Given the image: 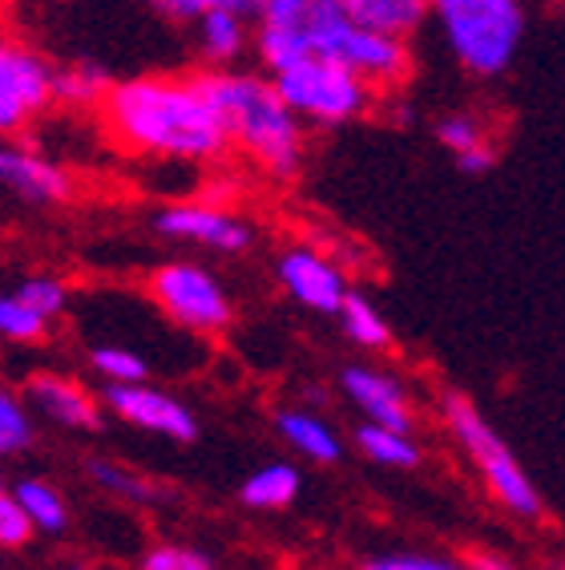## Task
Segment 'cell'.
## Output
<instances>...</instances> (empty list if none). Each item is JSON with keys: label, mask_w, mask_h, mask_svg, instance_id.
Listing matches in <instances>:
<instances>
[{"label": "cell", "mask_w": 565, "mask_h": 570, "mask_svg": "<svg viewBox=\"0 0 565 570\" xmlns=\"http://www.w3.org/2000/svg\"><path fill=\"white\" fill-rule=\"evenodd\" d=\"M331 57L356 69L380 94H400L413 77L408 37H391L359 24L339 0H267L255 17V61L262 73L304 61Z\"/></svg>", "instance_id": "obj_1"}, {"label": "cell", "mask_w": 565, "mask_h": 570, "mask_svg": "<svg viewBox=\"0 0 565 570\" xmlns=\"http://www.w3.org/2000/svg\"><path fill=\"white\" fill-rule=\"evenodd\" d=\"M109 138L158 163H215L230 150L227 126L207 98L202 77L141 73L113 81L101 101Z\"/></svg>", "instance_id": "obj_2"}, {"label": "cell", "mask_w": 565, "mask_h": 570, "mask_svg": "<svg viewBox=\"0 0 565 570\" xmlns=\"http://www.w3.org/2000/svg\"><path fill=\"white\" fill-rule=\"evenodd\" d=\"M207 98L215 101L218 118L227 126L230 146L247 154L262 175L295 178L304 166V126L307 121L287 106L275 77L250 69H207L202 73Z\"/></svg>", "instance_id": "obj_3"}, {"label": "cell", "mask_w": 565, "mask_h": 570, "mask_svg": "<svg viewBox=\"0 0 565 570\" xmlns=\"http://www.w3.org/2000/svg\"><path fill=\"white\" fill-rule=\"evenodd\" d=\"M525 21V0H433V24L448 57L480 81H493L513 66Z\"/></svg>", "instance_id": "obj_4"}, {"label": "cell", "mask_w": 565, "mask_h": 570, "mask_svg": "<svg viewBox=\"0 0 565 570\" xmlns=\"http://www.w3.org/2000/svg\"><path fill=\"white\" fill-rule=\"evenodd\" d=\"M440 417H445V429L453 433L460 453H465V458L473 461V470L480 473V482H485L493 502L505 505V510H509L513 518H522V522H537V518L545 514L542 494H537V485L529 482V473L517 465L509 445L500 441L497 429L485 421V413H480L465 393H445L440 396Z\"/></svg>", "instance_id": "obj_5"}, {"label": "cell", "mask_w": 565, "mask_h": 570, "mask_svg": "<svg viewBox=\"0 0 565 570\" xmlns=\"http://www.w3.org/2000/svg\"><path fill=\"white\" fill-rule=\"evenodd\" d=\"M271 77L287 106L307 126H327V130L368 118L376 110V101L384 98L371 81H364L356 69L339 66L331 57H304V61H295Z\"/></svg>", "instance_id": "obj_6"}, {"label": "cell", "mask_w": 565, "mask_h": 570, "mask_svg": "<svg viewBox=\"0 0 565 570\" xmlns=\"http://www.w3.org/2000/svg\"><path fill=\"white\" fill-rule=\"evenodd\" d=\"M146 292L175 328L195 332V336H218L235 320V304H230L222 279L195 259H170V264L153 267Z\"/></svg>", "instance_id": "obj_7"}, {"label": "cell", "mask_w": 565, "mask_h": 570, "mask_svg": "<svg viewBox=\"0 0 565 570\" xmlns=\"http://www.w3.org/2000/svg\"><path fill=\"white\" fill-rule=\"evenodd\" d=\"M57 106V66L24 41L0 45V130L24 134Z\"/></svg>", "instance_id": "obj_8"}, {"label": "cell", "mask_w": 565, "mask_h": 570, "mask_svg": "<svg viewBox=\"0 0 565 570\" xmlns=\"http://www.w3.org/2000/svg\"><path fill=\"white\" fill-rule=\"evenodd\" d=\"M153 230L170 243L202 247L215 255H242L255 243V227L218 203H170L153 215Z\"/></svg>", "instance_id": "obj_9"}, {"label": "cell", "mask_w": 565, "mask_h": 570, "mask_svg": "<svg viewBox=\"0 0 565 570\" xmlns=\"http://www.w3.org/2000/svg\"><path fill=\"white\" fill-rule=\"evenodd\" d=\"M275 279L279 287L291 296V304L316 312V316H339V307L348 304L351 287L339 272V264L331 255L307 247V243H295L287 252H279L275 259Z\"/></svg>", "instance_id": "obj_10"}, {"label": "cell", "mask_w": 565, "mask_h": 570, "mask_svg": "<svg viewBox=\"0 0 565 570\" xmlns=\"http://www.w3.org/2000/svg\"><path fill=\"white\" fill-rule=\"evenodd\" d=\"M101 401L118 421L141 429V433H153V438L178 441V445H190L198 438V421L195 413L178 401V396L153 389L150 381H133V384H106L101 389Z\"/></svg>", "instance_id": "obj_11"}, {"label": "cell", "mask_w": 565, "mask_h": 570, "mask_svg": "<svg viewBox=\"0 0 565 570\" xmlns=\"http://www.w3.org/2000/svg\"><path fill=\"white\" fill-rule=\"evenodd\" d=\"M0 183L24 207H61L73 198L69 170L33 142H9L0 150Z\"/></svg>", "instance_id": "obj_12"}, {"label": "cell", "mask_w": 565, "mask_h": 570, "mask_svg": "<svg viewBox=\"0 0 565 570\" xmlns=\"http://www.w3.org/2000/svg\"><path fill=\"white\" fill-rule=\"evenodd\" d=\"M21 396L41 421L57 429H73V433L77 429H98L101 409H106V401L89 393L77 376L53 373V368H37V373L24 376Z\"/></svg>", "instance_id": "obj_13"}, {"label": "cell", "mask_w": 565, "mask_h": 570, "mask_svg": "<svg viewBox=\"0 0 565 570\" xmlns=\"http://www.w3.org/2000/svg\"><path fill=\"white\" fill-rule=\"evenodd\" d=\"M339 389L351 401L364 421H376V425H396V429H413L416 425V405L408 384L400 381L388 368H376V364H348L339 373Z\"/></svg>", "instance_id": "obj_14"}, {"label": "cell", "mask_w": 565, "mask_h": 570, "mask_svg": "<svg viewBox=\"0 0 565 570\" xmlns=\"http://www.w3.org/2000/svg\"><path fill=\"white\" fill-rule=\"evenodd\" d=\"M195 53L207 69H239L255 53V17L235 9H210L195 24Z\"/></svg>", "instance_id": "obj_15"}, {"label": "cell", "mask_w": 565, "mask_h": 570, "mask_svg": "<svg viewBox=\"0 0 565 570\" xmlns=\"http://www.w3.org/2000/svg\"><path fill=\"white\" fill-rule=\"evenodd\" d=\"M275 433H279V441L287 450H295L307 461H316V465H331V461L344 458L339 433L319 417L316 409H307V405L279 409V413H275Z\"/></svg>", "instance_id": "obj_16"}, {"label": "cell", "mask_w": 565, "mask_h": 570, "mask_svg": "<svg viewBox=\"0 0 565 570\" xmlns=\"http://www.w3.org/2000/svg\"><path fill=\"white\" fill-rule=\"evenodd\" d=\"M436 142L453 154L457 170H465V175H485V170L497 163L493 130L477 118V114H468V110L445 114V118L436 121Z\"/></svg>", "instance_id": "obj_17"}, {"label": "cell", "mask_w": 565, "mask_h": 570, "mask_svg": "<svg viewBox=\"0 0 565 570\" xmlns=\"http://www.w3.org/2000/svg\"><path fill=\"white\" fill-rule=\"evenodd\" d=\"M299 470L291 461H267L259 470H250L239 485V502L247 510H262V514H275V510H287V505L299 498Z\"/></svg>", "instance_id": "obj_18"}, {"label": "cell", "mask_w": 565, "mask_h": 570, "mask_svg": "<svg viewBox=\"0 0 565 570\" xmlns=\"http://www.w3.org/2000/svg\"><path fill=\"white\" fill-rule=\"evenodd\" d=\"M344 9L368 29H380L391 37H413L428 17H433V0H339Z\"/></svg>", "instance_id": "obj_19"}, {"label": "cell", "mask_w": 565, "mask_h": 570, "mask_svg": "<svg viewBox=\"0 0 565 570\" xmlns=\"http://www.w3.org/2000/svg\"><path fill=\"white\" fill-rule=\"evenodd\" d=\"M359 453L384 470H416L420 465V445H416L413 429L376 425V421H359L356 429Z\"/></svg>", "instance_id": "obj_20"}, {"label": "cell", "mask_w": 565, "mask_h": 570, "mask_svg": "<svg viewBox=\"0 0 565 570\" xmlns=\"http://www.w3.org/2000/svg\"><path fill=\"white\" fill-rule=\"evenodd\" d=\"M113 89V77L101 61H89V57H77L57 66V101L61 106H73V110H101V101L109 98Z\"/></svg>", "instance_id": "obj_21"}, {"label": "cell", "mask_w": 565, "mask_h": 570, "mask_svg": "<svg viewBox=\"0 0 565 570\" xmlns=\"http://www.w3.org/2000/svg\"><path fill=\"white\" fill-rule=\"evenodd\" d=\"M339 328H344V336H348L356 348L364 352H384L391 348V328L388 320H384V312L376 304H371L368 296H359V292H351L348 304L339 307Z\"/></svg>", "instance_id": "obj_22"}, {"label": "cell", "mask_w": 565, "mask_h": 570, "mask_svg": "<svg viewBox=\"0 0 565 570\" xmlns=\"http://www.w3.org/2000/svg\"><path fill=\"white\" fill-rule=\"evenodd\" d=\"M12 494H17V502L29 510L37 534H61V530L69 527L66 498L57 494V485H49L44 478H21V482L12 485Z\"/></svg>", "instance_id": "obj_23"}, {"label": "cell", "mask_w": 565, "mask_h": 570, "mask_svg": "<svg viewBox=\"0 0 565 570\" xmlns=\"http://www.w3.org/2000/svg\"><path fill=\"white\" fill-rule=\"evenodd\" d=\"M86 473H89V482L98 485V490H106V494L121 498V502H141V505H150V502H162V490L153 482H146L141 473L126 470V465H118V461H106V458H89L86 461Z\"/></svg>", "instance_id": "obj_24"}, {"label": "cell", "mask_w": 565, "mask_h": 570, "mask_svg": "<svg viewBox=\"0 0 565 570\" xmlns=\"http://www.w3.org/2000/svg\"><path fill=\"white\" fill-rule=\"evenodd\" d=\"M37 441V413L29 409L21 393L4 389L0 393V453L4 458H17V453H29Z\"/></svg>", "instance_id": "obj_25"}, {"label": "cell", "mask_w": 565, "mask_h": 570, "mask_svg": "<svg viewBox=\"0 0 565 570\" xmlns=\"http://www.w3.org/2000/svg\"><path fill=\"white\" fill-rule=\"evenodd\" d=\"M49 332H53V320L37 312L33 304H24L21 296H12L4 292L0 299V336L9 344H44L49 341Z\"/></svg>", "instance_id": "obj_26"}, {"label": "cell", "mask_w": 565, "mask_h": 570, "mask_svg": "<svg viewBox=\"0 0 565 570\" xmlns=\"http://www.w3.org/2000/svg\"><path fill=\"white\" fill-rule=\"evenodd\" d=\"M89 368L106 384L150 381V361L141 352H133L130 344H93L89 348Z\"/></svg>", "instance_id": "obj_27"}, {"label": "cell", "mask_w": 565, "mask_h": 570, "mask_svg": "<svg viewBox=\"0 0 565 570\" xmlns=\"http://www.w3.org/2000/svg\"><path fill=\"white\" fill-rule=\"evenodd\" d=\"M153 17H162V21H175V24H195L202 12L210 9H235V12H247V17H259V9L267 0H141Z\"/></svg>", "instance_id": "obj_28"}, {"label": "cell", "mask_w": 565, "mask_h": 570, "mask_svg": "<svg viewBox=\"0 0 565 570\" xmlns=\"http://www.w3.org/2000/svg\"><path fill=\"white\" fill-rule=\"evenodd\" d=\"M12 296H21L24 304H33L37 312H44L49 320H57L69 307L66 279H57V275H49V272L21 275V279H17V287H12Z\"/></svg>", "instance_id": "obj_29"}, {"label": "cell", "mask_w": 565, "mask_h": 570, "mask_svg": "<svg viewBox=\"0 0 565 570\" xmlns=\"http://www.w3.org/2000/svg\"><path fill=\"white\" fill-rule=\"evenodd\" d=\"M33 534H37V527H33V518H29V510L17 502L12 490H4V494H0V547L21 550V547H29Z\"/></svg>", "instance_id": "obj_30"}, {"label": "cell", "mask_w": 565, "mask_h": 570, "mask_svg": "<svg viewBox=\"0 0 565 570\" xmlns=\"http://www.w3.org/2000/svg\"><path fill=\"white\" fill-rule=\"evenodd\" d=\"M141 570H215V562L195 547H178V542H162L141 554Z\"/></svg>", "instance_id": "obj_31"}, {"label": "cell", "mask_w": 565, "mask_h": 570, "mask_svg": "<svg viewBox=\"0 0 565 570\" xmlns=\"http://www.w3.org/2000/svg\"><path fill=\"white\" fill-rule=\"evenodd\" d=\"M359 570H468L465 562H453V559H440V554H376L368 559Z\"/></svg>", "instance_id": "obj_32"}, {"label": "cell", "mask_w": 565, "mask_h": 570, "mask_svg": "<svg viewBox=\"0 0 565 570\" xmlns=\"http://www.w3.org/2000/svg\"><path fill=\"white\" fill-rule=\"evenodd\" d=\"M465 567L468 570H517L513 567L509 559H505V554H493V550H468L465 554Z\"/></svg>", "instance_id": "obj_33"}, {"label": "cell", "mask_w": 565, "mask_h": 570, "mask_svg": "<svg viewBox=\"0 0 565 570\" xmlns=\"http://www.w3.org/2000/svg\"><path fill=\"white\" fill-rule=\"evenodd\" d=\"M562 4H565V0H562Z\"/></svg>", "instance_id": "obj_34"}]
</instances>
